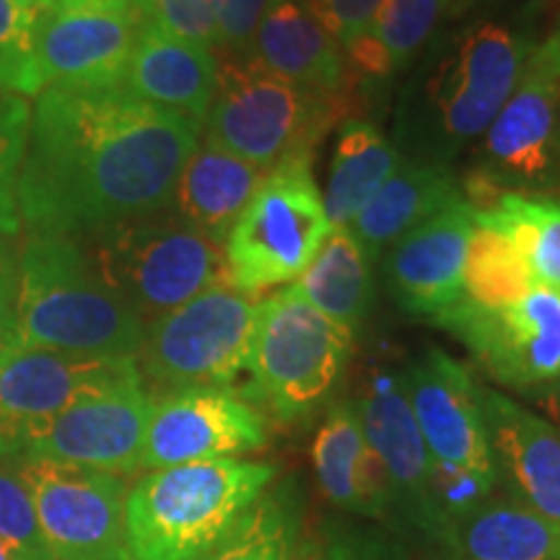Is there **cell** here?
I'll return each mask as SVG.
<instances>
[{
    "label": "cell",
    "mask_w": 560,
    "mask_h": 560,
    "mask_svg": "<svg viewBox=\"0 0 560 560\" xmlns=\"http://www.w3.org/2000/svg\"><path fill=\"white\" fill-rule=\"evenodd\" d=\"M202 125L117 86H50L34 102L19 177L32 231L94 234L172 206Z\"/></svg>",
    "instance_id": "obj_1"
},
{
    "label": "cell",
    "mask_w": 560,
    "mask_h": 560,
    "mask_svg": "<svg viewBox=\"0 0 560 560\" xmlns=\"http://www.w3.org/2000/svg\"><path fill=\"white\" fill-rule=\"evenodd\" d=\"M532 50L529 39L499 21H475L444 42H431L397 100L400 156L452 166L520 86Z\"/></svg>",
    "instance_id": "obj_2"
},
{
    "label": "cell",
    "mask_w": 560,
    "mask_h": 560,
    "mask_svg": "<svg viewBox=\"0 0 560 560\" xmlns=\"http://www.w3.org/2000/svg\"><path fill=\"white\" fill-rule=\"evenodd\" d=\"M145 327L73 234L32 231L19 255L13 340L86 359H138Z\"/></svg>",
    "instance_id": "obj_3"
},
{
    "label": "cell",
    "mask_w": 560,
    "mask_h": 560,
    "mask_svg": "<svg viewBox=\"0 0 560 560\" xmlns=\"http://www.w3.org/2000/svg\"><path fill=\"white\" fill-rule=\"evenodd\" d=\"M268 462L208 459L151 470L128 488L130 560H202L234 535L268 493Z\"/></svg>",
    "instance_id": "obj_4"
},
{
    "label": "cell",
    "mask_w": 560,
    "mask_h": 560,
    "mask_svg": "<svg viewBox=\"0 0 560 560\" xmlns=\"http://www.w3.org/2000/svg\"><path fill=\"white\" fill-rule=\"evenodd\" d=\"M83 249L104 285L145 325L198 293L229 283L221 244L164 210L94 231Z\"/></svg>",
    "instance_id": "obj_5"
},
{
    "label": "cell",
    "mask_w": 560,
    "mask_h": 560,
    "mask_svg": "<svg viewBox=\"0 0 560 560\" xmlns=\"http://www.w3.org/2000/svg\"><path fill=\"white\" fill-rule=\"evenodd\" d=\"M402 382L436 472L441 506L454 527L459 516L490 499L499 482L482 389L470 371L439 348L412 361Z\"/></svg>",
    "instance_id": "obj_6"
},
{
    "label": "cell",
    "mask_w": 560,
    "mask_h": 560,
    "mask_svg": "<svg viewBox=\"0 0 560 560\" xmlns=\"http://www.w3.org/2000/svg\"><path fill=\"white\" fill-rule=\"evenodd\" d=\"M353 355V332L306 304L293 289L257 304L247 371L255 397L283 423L330 402Z\"/></svg>",
    "instance_id": "obj_7"
},
{
    "label": "cell",
    "mask_w": 560,
    "mask_h": 560,
    "mask_svg": "<svg viewBox=\"0 0 560 560\" xmlns=\"http://www.w3.org/2000/svg\"><path fill=\"white\" fill-rule=\"evenodd\" d=\"M312 153L280 161L265 172L255 195L223 242L229 283L257 299L296 280L330 234Z\"/></svg>",
    "instance_id": "obj_8"
},
{
    "label": "cell",
    "mask_w": 560,
    "mask_h": 560,
    "mask_svg": "<svg viewBox=\"0 0 560 560\" xmlns=\"http://www.w3.org/2000/svg\"><path fill=\"white\" fill-rule=\"evenodd\" d=\"M340 112V102L265 73L252 60H226L206 117V143L270 172L312 153Z\"/></svg>",
    "instance_id": "obj_9"
},
{
    "label": "cell",
    "mask_w": 560,
    "mask_h": 560,
    "mask_svg": "<svg viewBox=\"0 0 560 560\" xmlns=\"http://www.w3.org/2000/svg\"><path fill=\"white\" fill-rule=\"evenodd\" d=\"M257 299L221 283L145 327L138 359L145 376L172 392L229 389L247 371Z\"/></svg>",
    "instance_id": "obj_10"
},
{
    "label": "cell",
    "mask_w": 560,
    "mask_h": 560,
    "mask_svg": "<svg viewBox=\"0 0 560 560\" xmlns=\"http://www.w3.org/2000/svg\"><path fill=\"white\" fill-rule=\"evenodd\" d=\"M560 190V86L524 70L520 86L475 149L467 202L486 208L499 192Z\"/></svg>",
    "instance_id": "obj_11"
},
{
    "label": "cell",
    "mask_w": 560,
    "mask_h": 560,
    "mask_svg": "<svg viewBox=\"0 0 560 560\" xmlns=\"http://www.w3.org/2000/svg\"><path fill=\"white\" fill-rule=\"evenodd\" d=\"M433 322L465 342L503 387L537 392L560 380V289L535 285L499 306L462 296Z\"/></svg>",
    "instance_id": "obj_12"
},
{
    "label": "cell",
    "mask_w": 560,
    "mask_h": 560,
    "mask_svg": "<svg viewBox=\"0 0 560 560\" xmlns=\"http://www.w3.org/2000/svg\"><path fill=\"white\" fill-rule=\"evenodd\" d=\"M19 478L30 490L55 560H130L120 475L26 459Z\"/></svg>",
    "instance_id": "obj_13"
},
{
    "label": "cell",
    "mask_w": 560,
    "mask_h": 560,
    "mask_svg": "<svg viewBox=\"0 0 560 560\" xmlns=\"http://www.w3.org/2000/svg\"><path fill=\"white\" fill-rule=\"evenodd\" d=\"M143 19L132 3L60 0L34 19L32 60L37 91L117 86Z\"/></svg>",
    "instance_id": "obj_14"
},
{
    "label": "cell",
    "mask_w": 560,
    "mask_h": 560,
    "mask_svg": "<svg viewBox=\"0 0 560 560\" xmlns=\"http://www.w3.org/2000/svg\"><path fill=\"white\" fill-rule=\"evenodd\" d=\"M153 397L143 382L70 405L19 433L26 459L130 475L140 470Z\"/></svg>",
    "instance_id": "obj_15"
},
{
    "label": "cell",
    "mask_w": 560,
    "mask_h": 560,
    "mask_svg": "<svg viewBox=\"0 0 560 560\" xmlns=\"http://www.w3.org/2000/svg\"><path fill=\"white\" fill-rule=\"evenodd\" d=\"M268 444L262 412L229 389H179L151 405L143 470L208 459H240Z\"/></svg>",
    "instance_id": "obj_16"
},
{
    "label": "cell",
    "mask_w": 560,
    "mask_h": 560,
    "mask_svg": "<svg viewBox=\"0 0 560 560\" xmlns=\"http://www.w3.org/2000/svg\"><path fill=\"white\" fill-rule=\"evenodd\" d=\"M136 359H86L0 335V425L13 436L89 397L140 384Z\"/></svg>",
    "instance_id": "obj_17"
},
{
    "label": "cell",
    "mask_w": 560,
    "mask_h": 560,
    "mask_svg": "<svg viewBox=\"0 0 560 560\" xmlns=\"http://www.w3.org/2000/svg\"><path fill=\"white\" fill-rule=\"evenodd\" d=\"M353 405L371 450L387 472L392 506L400 509L420 532L444 542L452 527L441 506L436 472L412 416L402 374L374 369Z\"/></svg>",
    "instance_id": "obj_18"
},
{
    "label": "cell",
    "mask_w": 560,
    "mask_h": 560,
    "mask_svg": "<svg viewBox=\"0 0 560 560\" xmlns=\"http://www.w3.org/2000/svg\"><path fill=\"white\" fill-rule=\"evenodd\" d=\"M472 226L475 208L465 198L392 244L384 260V278L397 306L436 319L465 296V260Z\"/></svg>",
    "instance_id": "obj_19"
},
{
    "label": "cell",
    "mask_w": 560,
    "mask_h": 560,
    "mask_svg": "<svg viewBox=\"0 0 560 560\" xmlns=\"http://www.w3.org/2000/svg\"><path fill=\"white\" fill-rule=\"evenodd\" d=\"M495 475L511 499L560 524V431L501 392L482 389Z\"/></svg>",
    "instance_id": "obj_20"
},
{
    "label": "cell",
    "mask_w": 560,
    "mask_h": 560,
    "mask_svg": "<svg viewBox=\"0 0 560 560\" xmlns=\"http://www.w3.org/2000/svg\"><path fill=\"white\" fill-rule=\"evenodd\" d=\"M244 60L327 100L342 102L348 94V66L338 39L319 13L299 0H270Z\"/></svg>",
    "instance_id": "obj_21"
},
{
    "label": "cell",
    "mask_w": 560,
    "mask_h": 560,
    "mask_svg": "<svg viewBox=\"0 0 560 560\" xmlns=\"http://www.w3.org/2000/svg\"><path fill=\"white\" fill-rule=\"evenodd\" d=\"M221 62L208 47L177 39L143 24L132 47L120 86L140 102L177 112L187 120L206 125L219 86Z\"/></svg>",
    "instance_id": "obj_22"
},
{
    "label": "cell",
    "mask_w": 560,
    "mask_h": 560,
    "mask_svg": "<svg viewBox=\"0 0 560 560\" xmlns=\"http://www.w3.org/2000/svg\"><path fill=\"white\" fill-rule=\"evenodd\" d=\"M312 465L325 499L353 514L384 516L389 480L363 433L353 400L332 402L312 444Z\"/></svg>",
    "instance_id": "obj_23"
},
{
    "label": "cell",
    "mask_w": 560,
    "mask_h": 560,
    "mask_svg": "<svg viewBox=\"0 0 560 560\" xmlns=\"http://www.w3.org/2000/svg\"><path fill=\"white\" fill-rule=\"evenodd\" d=\"M465 198V185L452 166L402 159L380 192L355 215L350 229L371 260H376L382 249H389L418 223Z\"/></svg>",
    "instance_id": "obj_24"
},
{
    "label": "cell",
    "mask_w": 560,
    "mask_h": 560,
    "mask_svg": "<svg viewBox=\"0 0 560 560\" xmlns=\"http://www.w3.org/2000/svg\"><path fill=\"white\" fill-rule=\"evenodd\" d=\"M450 560H560V524L511 495H490L444 540Z\"/></svg>",
    "instance_id": "obj_25"
},
{
    "label": "cell",
    "mask_w": 560,
    "mask_h": 560,
    "mask_svg": "<svg viewBox=\"0 0 560 560\" xmlns=\"http://www.w3.org/2000/svg\"><path fill=\"white\" fill-rule=\"evenodd\" d=\"M262 177L265 172L257 166L206 143L182 170L172 202L177 215L223 247Z\"/></svg>",
    "instance_id": "obj_26"
},
{
    "label": "cell",
    "mask_w": 560,
    "mask_h": 560,
    "mask_svg": "<svg viewBox=\"0 0 560 560\" xmlns=\"http://www.w3.org/2000/svg\"><path fill=\"white\" fill-rule=\"evenodd\" d=\"M371 257L350 226H335L291 289L306 304L353 332L374 301Z\"/></svg>",
    "instance_id": "obj_27"
},
{
    "label": "cell",
    "mask_w": 560,
    "mask_h": 560,
    "mask_svg": "<svg viewBox=\"0 0 560 560\" xmlns=\"http://www.w3.org/2000/svg\"><path fill=\"white\" fill-rule=\"evenodd\" d=\"M400 161V151L374 122L361 117L342 122L322 195L330 226H350Z\"/></svg>",
    "instance_id": "obj_28"
},
{
    "label": "cell",
    "mask_w": 560,
    "mask_h": 560,
    "mask_svg": "<svg viewBox=\"0 0 560 560\" xmlns=\"http://www.w3.org/2000/svg\"><path fill=\"white\" fill-rule=\"evenodd\" d=\"M454 0H384L366 37L346 52L363 81H387L431 45Z\"/></svg>",
    "instance_id": "obj_29"
},
{
    "label": "cell",
    "mask_w": 560,
    "mask_h": 560,
    "mask_svg": "<svg viewBox=\"0 0 560 560\" xmlns=\"http://www.w3.org/2000/svg\"><path fill=\"white\" fill-rule=\"evenodd\" d=\"M475 213L514 236L537 285L560 289V198L542 192H499Z\"/></svg>",
    "instance_id": "obj_30"
},
{
    "label": "cell",
    "mask_w": 560,
    "mask_h": 560,
    "mask_svg": "<svg viewBox=\"0 0 560 560\" xmlns=\"http://www.w3.org/2000/svg\"><path fill=\"white\" fill-rule=\"evenodd\" d=\"M535 285L537 280L514 236L475 213L465 260V296L475 304L499 306L524 296Z\"/></svg>",
    "instance_id": "obj_31"
},
{
    "label": "cell",
    "mask_w": 560,
    "mask_h": 560,
    "mask_svg": "<svg viewBox=\"0 0 560 560\" xmlns=\"http://www.w3.org/2000/svg\"><path fill=\"white\" fill-rule=\"evenodd\" d=\"M296 516L285 493H265L221 548L202 560H289Z\"/></svg>",
    "instance_id": "obj_32"
},
{
    "label": "cell",
    "mask_w": 560,
    "mask_h": 560,
    "mask_svg": "<svg viewBox=\"0 0 560 560\" xmlns=\"http://www.w3.org/2000/svg\"><path fill=\"white\" fill-rule=\"evenodd\" d=\"M30 120L32 107L26 96H0V236L16 234L21 229L19 177L30 138Z\"/></svg>",
    "instance_id": "obj_33"
},
{
    "label": "cell",
    "mask_w": 560,
    "mask_h": 560,
    "mask_svg": "<svg viewBox=\"0 0 560 560\" xmlns=\"http://www.w3.org/2000/svg\"><path fill=\"white\" fill-rule=\"evenodd\" d=\"M0 545L11 560H55L37 509L19 475L0 470Z\"/></svg>",
    "instance_id": "obj_34"
},
{
    "label": "cell",
    "mask_w": 560,
    "mask_h": 560,
    "mask_svg": "<svg viewBox=\"0 0 560 560\" xmlns=\"http://www.w3.org/2000/svg\"><path fill=\"white\" fill-rule=\"evenodd\" d=\"M34 16L13 0H0V96H37L32 60Z\"/></svg>",
    "instance_id": "obj_35"
},
{
    "label": "cell",
    "mask_w": 560,
    "mask_h": 560,
    "mask_svg": "<svg viewBox=\"0 0 560 560\" xmlns=\"http://www.w3.org/2000/svg\"><path fill=\"white\" fill-rule=\"evenodd\" d=\"M143 24L192 42L200 47L219 45V0H132Z\"/></svg>",
    "instance_id": "obj_36"
},
{
    "label": "cell",
    "mask_w": 560,
    "mask_h": 560,
    "mask_svg": "<svg viewBox=\"0 0 560 560\" xmlns=\"http://www.w3.org/2000/svg\"><path fill=\"white\" fill-rule=\"evenodd\" d=\"M270 0H219V47L244 60Z\"/></svg>",
    "instance_id": "obj_37"
},
{
    "label": "cell",
    "mask_w": 560,
    "mask_h": 560,
    "mask_svg": "<svg viewBox=\"0 0 560 560\" xmlns=\"http://www.w3.org/2000/svg\"><path fill=\"white\" fill-rule=\"evenodd\" d=\"M382 3L384 0H325L317 13L346 55L355 42L366 37Z\"/></svg>",
    "instance_id": "obj_38"
},
{
    "label": "cell",
    "mask_w": 560,
    "mask_h": 560,
    "mask_svg": "<svg viewBox=\"0 0 560 560\" xmlns=\"http://www.w3.org/2000/svg\"><path fill=\"white\" fill-rule=\"evenodd\" d=\"M16 270L19 262H11L9 249L0 242V335H11L13 299H16Z\"/></svg>",
    "instance_id": "obj_39"
},
{
    "label": "cell",
    "mask_w": 560,
    "mask_h": 560,
    "mask_svg": "<svg viewBox=\"0 0 560 560\" xmlns=\"http://www.w3.org/2000/svg\"><path fill=\"white\" fill-rule=\"evenodd\" d=\"M289 560H342L340 535H310L293 542Z\"/></svg>",
    "instance_id": "obj_40"
},
{
    "label": "cell",
    "mask_w": 560,
    "mask_h": 560,
    "mask_svg": "<svg viewBox=\"0 0 560 560\" xmlns=\"http://www.w3.org/2000/svg\"><path fill=\"white\" fill-rule=\"evenodd\" d=\"M527 68L545 75V79L556 81L560 86V21L556 24V30L550 32V37L545 39L540 47L532 50Z\"/></svg>",
    "instance_id": "obj_41"
},
{
    "label": "cell",
    "mask_w": 560,
    "mask_h": 560,
    "mask_svg": "<svg viewBox=\"0 0 560 560\" xmlns=\"http://www.w3.org/2000/svg\"><path fill=\"white\" fill-rule=\"evenodd\" d=\"M342 537V535H340ZM342 560H405L400 552L371 537H342Z\"/></svg>",
    "instance_id": "obj_42"
},
{
    "label": "cell",
    "mask_w": 560,
    "mask_h": 560,
    "mask_svg": "<svg viewBox=\"0 0 560 560\" xmlns=\"http://www.w3.org/2000/svg\"><path fill=\"white\" fill-rule=\"evenodd\" d=\"M535 395L540 397L542 408L550 412V418H552V425H556V429L560 431V380H556V382H552V384H548V387L537 389Z\"/></svg>",
    "instance_id": "obj_43"
},
{
    "label": "cell",
    "mask_w": 560,
    "mask_h": 560,
    "mask_svg": "<svg viewBox=\"0 0 560 560\" xmlns=\"http://www.w3.org/2000/svg\"><path fill=\"white\" fill-rule=\"evenodd\" d=\"M13 3H16L21 11H26V13H30V16L37 19L39 13H45L47 9H52V5L60 3V0H13Z\"/></svg>",
    "instance_id": "obj_44"
},
{
    "label": "cell",
    "mask_w": 560,
    "mask_h": 560,
    "mask_svg": "<svg viewBox=\"0 0 560 560\" xmlns=\"http://www.w3.org/2000/svg\"><path fill=\"white\" fill-rule=\"evenodd\" d=\"M299 3H304V5H310V9L319 11V9H322V3H325V0H299Z\"/></svg>",
    "instance_id": "obj_45"
},
{
    "label": "cell",
    "mask_w": 560,
    "mask_h": 560,
    "mask_svg": "<svg viewBox=\"0 0 560 560\" xmlns=\"http://www.w3.org/2000/svg\"><path fill=\"white\" fill-rule=\"evenodd\" d=\"M0 560H11V556H9V550L3 548V545H0Z\"/></svg>",
    "instance_id": "obj_46"
},
{
    "label": "cell",
    "mask_w": 560,
    "mask_h": 560,
    "mask_svg": "<svg viewBox=\"0 0 560 560\" xmlns=\"http://www.w3.org/2000/svg\"><path fill=\"white\" fill-rule=\"evenodd\" d=\"M5 454V439H3V433H0V457H3Z\"/></svg>",
    "instance_id": "obj_47"
},
{
    "label": "cell",
    "mask_w": 560,
    "mask_h": 560,
    "mask_svg": "<svg viewBox=\"0 0 560 560\" xmlns=\"http://www.w3.org/2000/svg\"><path fill=\"white\" fill-rule=\"evenodd\" d=\"M112 3H132V0H112Z\"/></svg>",
    "instance_id": "obj_48"
}]
</instances>
